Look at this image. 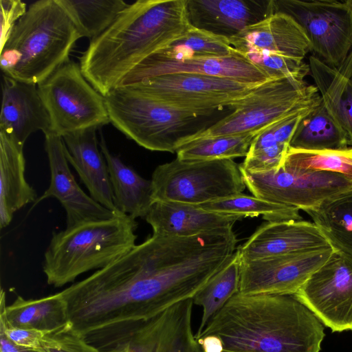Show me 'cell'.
<instances>
[{"mask_svg": "<svg viewBox=\"0 0 352 352\" xmlns=\"http://www.w3.org/2000/svg\"><path fill=\"white\" fill-rule=\"evenodd\" d=\"M305 212L333 249L352 257V188Z\"/></svg>", "mask_w": 352, "mask_h": 352, "instance_id": "cell-28", "label": "cell"}, {"mask_svg": "<svg viewBox=\"0 0 352 352\" xmlns=\"http://www.w3.org/2000/svg\"><path fill=\"white\" fill-rule=\"evenodd\" d=\"M282 164L302 170L339 173L352 180V147L322 151L289 148Z\"/></svg>", "mask_w": 352, "mask_h": 352, "instance_id": "cell-34", "label": "cell"}, {"mask_svg": "<svg viewBox=\"0 0 352 352\" xmlns=\"http://www.w3.org/2000/svg\"><path fill=\"white\" fill-rule=\"evenodd\" d=\"M192 298L142 322L124 341L127 352H199L192 333Z\"/></svg>", "mask_w": 352, "mask_h": 352, "instance_id": "cell-17", "label": "cell"}, {"mask_svg": "<svg viewBox=\"0 0 352 352\" xmlns=\"http://www.w3.org/2000/svg\"><path fill=\"white\" fill-rule=\"evenodd\" d=\"M241 214L219 213L199 206L175 201H155L145 217L153 234L188 236L202 233L232 229Z\"/></svg>", "mask_w": 352, "mask_h": 352, "instance_id": "cell-21", "label": "cell"}, {"mask_svg": "<svg viewBox=\"0 0 352 352\" xmlns=\"http://www.w3.org/2000/svg\"><path fill=\"white\" fill-rule=\"evenodd\" d=\"M0 314L11 325L55 333L71 328L67 303L56 293L38 299L18 296L6 305V294L1 290Z\"/></svg>", "mask_w": 352, "mask_h": 352, "instance_id": "cell-25", "label": "cell"}, {"mask_svg": "<svg viewBox=\"0 0 352 352\" xmlns=\"http://www.w3.org/2000/svg\"><path fill=\"white\" fill-rule=\"evenodd\" d=\"M190 25L230 38L274 14L273 0H187Z\"/></svg>", "mask_w": 352, "mask_h": 352, "instance_id": "cell-19", "label": "cell"}, {"mask_svg": "<svg viewBox=\"0 0 352 352\" xmlns=\"http://www.w3.org/2000/svg\"><path fill=\"white\" fill-rule=\"evenodd\" d=\"M199 206L219 213L241 214L245 218L262 215L267 222L302 220L300 210L296 208L242 193Z\"/></svg>", "mask_w": 352, "mask_h": 352, "instance_id": "cell-32", "label": "cell"}, {"mask_svg": "<svg viewBox=\"0 0 352 352\" xmlns=\"http://www.w3.org/2000/svg\"><path fill=\"white\" fill-rule=\"evenodd\" d=\"M260 132L195 139L177 149V157L184 160H233L245 157L252 142Z\"/></svg>", "mask_w": 352, "mask_h": 352, "instance_id": "cell-31", "label": "cell"}, {"mask_svg": "<svg viewBox=\"0 0 352 352\" xmlns=\"http://www.w3.org/2000/svg\"><path fill=\"white\" fill-rule=\"evenodd\" d=\"M137 223L125 214L85 221L54 233L45 252L47 283L60 287L82 274L102 269L135 245Z\"/></svg>", "mask_w": 352, "mask_h": 352, "instance_id": "cell-4", "label": "cell"}, {"mask_svg": "<svg viewBox=\"0 0 352 352\" xmlns=\"http://www.w3.org/2000/svg\"><path fill=\"white\" fill-rule=\"evenodd\" d=\"M151 180L153 201L196 206L236 196L246 188L239 165L230 159L177 157L159 165Z\"/></svg>", "mask_w": 352, "mask_h": 352, "instance_id": "cell-7", "label": "cell"}, {"mask_svg": "<svg viewBox=\"0 0 352 352\" xmlns=\"http://www.w3.org/2000/svg\"><path fill=\"white\" fill-rule=\"evenodd\" d=\"M192 27L187 0H138L91 40L79 58L87 80L103 96L141 61L184 35Z\"/></svg>", "mask_w": 352, "mask_h": 352, "instance_id": "cell-2", "label": "cell"}, {"mask_svg": "<svg viewBox=\"0 0 352 352\" xmlns=\"http://www.w3.org/2000/svg\"><path fill=\"white\" fill-rule=\"evenodd\" d=\"M0 50L10 37L17 21L25 14L27 6L20 0H1Z\"/></svg>", "mask_w": 352, "mask_h": 352, "instance_id": "cell-36", "label": "cell"}, {"mask_svg": "<svg viewBox=\"0 0 352 352\" xmlns=\"http://www.w3.org/2000/svg\"><path fill=\"white\" fill-rule=\"evenodd\" d=\"M234 51L228 38L192 26L184 35L152 54L168 58L222 57Z\"/></svg>", "mask_w": 352, "mask_h": 352, "instance_id": "cell-33", "label": "cell"}, {"mask_svg": "<svg viewBox=\"0 0 352 352\" xmlns=\"http://www.w3.org/2000/svg\"><path fill=\"white\" fill-rule=\"evenodd\" d=\"M333 250L330 247L241 261L239 293L294 294Z\"/></svg>", "mask_w": 352, "mask_h": 352, "instance_id": "cell-14", "label": "cell"}, {"mask_svg": "<svg viewBox=\"0 0 352 352\" xmlns=\"http://www.w3.org/2000/svg\"><path fill=\"white\" fill-rule=\"evenodd\" d=\"M260 85L214 76L175 73L145 78L125 87L201 117L224 107L233 109Z\"/></svg>", "mask_w": 352, "mask_h": 352, "instance_id": "cell-10", "label": "cell"}, {"mask_svg": "<svg viewBox=\"0 0 352 352\" xmlns=\"http://www.w3.org/2000/svg\"><path fill=\"white\" fill-rule=\"evenodd\" d=\"M320 99L316 87L308 84L304 76L270 79L237 103L232 113L188 137L182 144L197 138L260 132L278 120L311 107Z\"/></svg>", "mask_w": 352, "mask_h": 352, "instance_id": "cell-6", "label": "cell"}, {"mask_svg": "<svg viewBox=\"0 0 352 352\" xmlns=\"http://www.w3.org/2000/svg\"><path fill=\"white\" fill-rule=\"evenodd\" d=\"M37 131L44 134L51 131L50 117L37 85L3 75L0 131L24 145Z\"/></svg>", "mask_w": 352, "mask_h": 352, "instance_id": "cell-20", "label": "cell"}, {"mask_svg": "<svg viewBox=\"0 0 352 352\" xmlns=\"http://www.w3.org/2000/svg\"><path fill=\"white\" fill-rule=\"evenodd\" d=\"M309 66L324 107L352 146V50L338 67L314 55L309 56Z\"/></svg>", "mask_w": 352, "mask_h": 352, "instance_id": "cell-23", "label": "cell"}, {"mask_svg": "<svg viewBox=\"0 0 352 352\" xmlns=\"http://www.w3.org/2000/svg\"><path fill=\"white\" fill-rule=\"evenodd\" d=\"M232 47L270 79L306 76L304 62L311 52L302 28L289 15L274 12L228 38Z\"/></svg>", "mask_w": 352, "mask_h": 352, "instance_id": "cell-8", "label": "cell"}, {"mask_svg": "<svg viewBox=\"0 0 352 352\" xmlns=\"http://www.w3.org/2000/svg\"><path fill=\"white\" fill-rule=\"evenodd\" d=\"M324 336L323 323L294 294L238 292L195 338L217 337L230 352H320Z\"/></svg>", "mask_w": 352, "mask_h": 352, "instance_id": "cell-1", "label": "cell"}, {"mask_svg": "<svg viewBox=\"0 0 352 352\" xmlns=\"http://www.w3.org/2000/svg\"><path fill=\"white\" fill-rule=\"evenodd\" d=\"M45 150L51 173L50 184L36 203L46 198H56L65 210L66 227L123 214L106 208L79 186L69 167L62 137L52 133L45 134Z\"/></svg>", "mask_w": 352, "mask_h": 352, "instance_id": "cell-16", "label": "cell"}, {"mask_svg": "<svg viewBox=\"0 0 352 352\" xmlns=\"http://www.w3.org/2000/svg\"><path fill=\"white\" fill-rule=\"evenodd\" d=\"M99 146L108 167L117 210L134 219L145 218L153 202L151 180L143 178L113 155L102 133Z\"/></svg>", "mask_w": 352, "mask_h": 352, "instance_id": "cell-26", "label": "cell"}, {"mask_svg": "<svg viewBox=\"0 0 352 352\" xmlns=\"http://www.w3.org/2000/svg\"><path fill=\"white\" fill-rule=\"evenodd\" d=\"M0 352H41L15 345L0 331Z\"/></svg>", "mask_w": 352, "mask_h": 352, "instance_id": "cell-38", "label": "cell"}, {"mask_svg": "<svg viewBox=\"0 0 352 352\" xmlns=\"http://www.w3.org/2000/svg\"><path fill=\"white\" fill-rule=\"evenodd\" d=\"M51 131L65 135L110 122L104 98L85 78L79 63L67 60L37 85Z\"/></svg>", "mask_w": 352, "mask_h": 352, "instance_id": "cell-9", "label": "cell"}, {"mask_svg": "<svg viewBox=\"0 0 352 352\" xmlns=\"http://www.w3.org/2000/svg\"><path fill=\"white\" fill-rule=\"evenodd\" d=\"M80 32L57 0L32 3L1 50L4 75L38 85L69 60Z\"/></svg>", "mask_w": 352, "mask_h": 352, "instance_id": "cell-3", "label": "cell"}, {"mask_svg": "<svg viewBox=\"0 0 352 352\" xmlns=\"http://www.w3.org/2000/svg\"><path fill=\"white\" fill-rule=\"evenodd\" d=\"M199 352H204V351H199ZM223 352H230V351H223Z\"/></svg>", "mask_w": 352, "mask_h": 352, "instance_id": "cell-40", "label": "cell"}, {"mask_svg": "<svg viewBox=\"0 0 352 352\" xmlns=\"http://www.w3.org/2000/svg\"><path fill=\"white\" fill-rule=\"evenodd\" d=\"M106 352H127V348L124 344H121Z\"/></svg>", "mask_w": 352, "mask_h": 352, "instance_id": "cell-39", "label": "cell"}, {"mask_svg": "<svg viewBox=\"0 0 352 352\" xmlns=\"http://www.w3.org/2000/svg\"><path fill=\"white\" fill-rule=\"evenodd\" d=\"M82 37L91 40L107 30L129 6L123 0H57Z\"/></svg>", "mask_w": 352, "mask_h": 352, "instance_id": "cell-30", "label": "cell"}, {"mask_svg": "<svg viewBox=\"0 0 352 352\" xmlns=\"http://www.w3.org/2000/svg\"><path fill=\"white\" fill-rule=\"evenodd\" d=\"M175 73L214 76L250 84H261L270 80L235 50L232 54L222 57L168 58L151 54L129 72L118 87L129 86L145 78Z\"/></svg>", "mask_w": 352, "mask_h": 352, "instance_id": "cell-15", "label": "cell"}, {"mask_svg": "<svg viewBox=\"0 0 352 352\" xmlns=\"http://www.w3.org/2000/svg\"><path fill=\"white\" fill-rule=\"evenodd\" d=\"M57 344L44 352H101L71 328L54 333Z\"/></svg>", "mask_w": 352, "mask_h": 352, "instance_id": "cell-37", "label": "cell"}, {"mask_svg": "<svg viewBox=\"0 0 352 352\" xmlns=\"http://www.w3.org/2000/svg\"><path fill=\"white\" fill-rule=\"evenodd\" d=\"M332 247L314 222L290 220L266 222L240 246L241 261Z\"/></svg>", "mask_w": 352, "mask_h": 352, "instance_id": "cell-18", "label": "cell"}, {"mask_svg": "<svg viewBox=\"0 0 352 352\" xmlns=\"http://www.w3.org/2000/svg\"><path fill=\"white\" fill-rule=\"evenodd\" d=\"M23 145L0 131V227L8 226L14 213L36 199L25 177Z\"/></svg>", "mask_w": 352, "mask_h": 352, "instance_id": "cell-24", "label": "cell"}, {"mask_svg": "<svg viewBox=\"0 0 352 352\" xmlns=\"http://www.w3.org/2000/svg\"><path fill=\"white\" fill-rule=\"evenodd\" d=\"M104 98L110 122L150 151L176 152L195 133L188 129L199 118L129 87H118Z\"/></svg>", "mask_w": 352, "mask_h": 352, "instance_id": "cell-5", "label": "cell"}, {"mask_svg": "<svg viewBox=\"0 0 352 352\" xmlns=\"http://www.w3.org/2000/svg\"><path fill=\"white\" fill-rule=\"evenodd\" d=\"M97 129L90 128L62 137L67 159L77 171L90 196L106 208L120 212L114 204L105 159L98 148Z\"/></svg>", "mask_w": 352, "mask_h": 352, "instance_id": "cell-22", "label": "cell"}, {"mask_svg": "<svg viewBox=\"0 0 352 352\" xmlns=\"http://www.w3.org/2000/svg\"><path fill=\"white\" fill-rule=\"evenodd\" d=\"M294 295L332 331L352 329V257L334 249Z\"/></svg>", "mask_w": 352, "mask_h": 352, "instance_id": "cell-13", "label": "cell"}, {"mask_svg": "<svg viewBox=\"0 0 352 352\" xmlns=\"http://www.w3.org/2000/svg\"><path fill=\"white\" fill-rule=\"evenodd\" d=\"M241 260L236 251L223 267L194 296L193 304L202 307V316L195 336L236 294L239 292Z\"/></svg>", "mask_w": 352, "mask_h": 352, "instance_id": "cell-29", "label": "cell"}, {"mask_svg": "<svg viewBox=\"0 0 352 352\" xmlns=\"http://www.w3.org/2000/svg\"><path fill=\"white\" fill-rule=\"evenodd\" d=\"M273 6L302 28L311 52L326 64L340 66L352 50V0H273Z\"/></svg>", "mask_w": 352, "mask_h": 352, "instance_id": "cell-11", "label": "cell"}, {"mask_svg": "<svg viewBox=\"0 0 352 352\" xmlns=\"http://www.w3.org/2000/svg\"><path fill=\"white\" fill-rule=\"evenodd\" d=\"M0 331L15 345L44 352L57 343L54 333L36 329L14 327L10 324L0 314Z\"/></svg>", "mask_w": 352, "mask_h": 352, "instance_id": "cell-35", "label": "cell"}, {"mask_svg": "<svg viewBox=\"0 0 352 352\" xmlns=\"http://www.w3.org/2000/svg\"><path fill=\"white\" fill-rule=\"evenodd\" d=\"M240 170L254 197L303 211L352 188V180L331 172L302 170L284 164L265 172Z\"/></svg>", "mask_w": 352, "mask_h": 352, "instance_id": "cell-12", "label": "cell"}, {"mask_svg": "<svg viewBox=\"0 0 352 352\" xmlns=\"http://www.w3.org/2000/svg\"><path fill=\"white\" fill-rule=\"evenodd\" d=\"M349 146L346 135L322 99L300 119L289 142V148L305 151L338 150Z\"/></svg>", "mask_w": 352, "mask_h": 352, "instance_id": "cell-27", "label": "cell"}]
</instances>
